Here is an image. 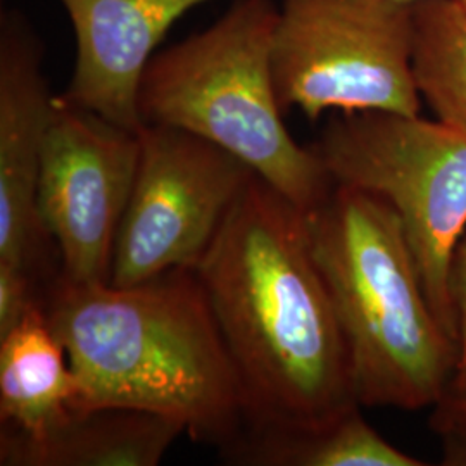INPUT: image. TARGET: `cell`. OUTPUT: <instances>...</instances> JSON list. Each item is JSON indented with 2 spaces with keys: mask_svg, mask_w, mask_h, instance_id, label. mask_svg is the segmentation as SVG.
<instances>
[{
  "mask_svg": "<svg viewBox=\"0 0 466 466\" xmlns=\"http://www.w3.org/2000/svg\"><path fill=\"white\" fill-rule=\"evenodd\" d=\"M196 273L242 383L248 427H318L361 408L304 213L280 192L256 175Z\"/></svg>",
  "mask_w": 466,
  "mask_h": 466,
  "instance_id": "1",
  "label": "cell"
},
{
  "mask_svg": "<svg viewBox=\"0 0 466 466\" xmlns=\"http://www.w3.org/2000/svg\"><path fill=\"white\" fill-rule=\"evenodd\" d=\"M46 317L66 350L73 410L150 411L218 450L248 427L242 383L196 269L130 287L76 285L59 275Z\"/></svg>",
  "mask_w": 466,
  "mask_h": 466,
  "instance_id": "2",
  "label": "cell"
},
{
  "mask_svg": "<svg viewBox=\"0 0 466 466\" xmlns=\"http://www.w3.org/2000/svg\"><path fill=\"white\" fill-rule=\"evenodd\" d=\"M304 223L360 406L429 408L439 432L454 404L460 350L433 313L398 213L371 192L335 184Z\"/></svg>",
  "mask_w": 466,
  "mask_h": 466,
  "instance_id": "3",
  "label": "cell"
},
{
  "mask_svg": "<svg viewBox=\"0 0 466 466\" xmlns=\"http://www.w3.org/2000/svg\"><path fill=\"white\" fill-rule=\"evenodd\" d=\"M273 0H235L200 34L156 52L138 90L142 125L185 130L228 150L300 213L335 187L317 152L283 123L271 75Z\"/></svg>",
  "mask_w": 466,
  "mask_h": 466,
  "instance_id": "4",
  "label": "cell"
},
{
  "mask_svg": "<svg viewBox=\"0 0 466 466\" xmlns=\"http://www.w3.org/2000/svg\"><path fill=\"white\" fill-rule=\"evenodd\" d=\"M311 149L335 184L394 208L433 313L458 344L450 273L466 228V132L420 115L356 111L330 117Z\"/></svg>",
  "mask_w": 466,
  "mask_h": 466,
  "instance_id": "5",
  "label": "cell"
},
{
  "mask_svg": "<svg viewBox=\"0 0 466 466\" xmlns=\"http://www.w3.org/2000/svg\"><path fill=\"white\" fill-rule=\"evenodd\" d=\"M415 2L283 0L271 75L285 111L420 115L413 75Z\"/></svg>",
  "mask_w": 466,
  "mask_h": 466,
  "instance_id": "6",
  "label": "cell"
},
{
  "mask_svg": "<svg viewBox=\"0 0 466 466\" xmlns=\"http://www.w3.org/2000/svg\"><path fill=\"white\" fill-rule=\"evenodd\" d=\"M134 188L121 219L109 283L130 287L196 269L256 171L185 130L146 125Z\"/></svg>",
  "mask_w": 466,
  "mask_h": 466,
  "instance_id": "7",
  "label": "cell"
},
{
  "mask_svg": "<svg viewBox=\"0 0 466 466\" xmlns=\"http://www.w3.org/2000/svg\"><path fill=\"white\" fill-rule=\"evenodd\" d=\"M138 134L54 97L38 211L59 252L63 280L109 283L140 157Z\"/></svg>",
  "mask_w": 466,
  "mask_h": 466,
  "instance_id": "8",
  "label": "cell"
},
{
  "mask_svg": "<svg viewBox=\"0 0 466 466\" xmlns=\"http://www.w3.org/2000/svg\"><path fill=\"white\" fill-rule=\"evenodd\" d=\"M44 49L15 13L0 30V261L52 283L59 252L38 211V178L54 97L42 71Z\"/></svg>",
  "mask_w": 466,
  "mask_h": 466,
  "instance_id": "9",
  "label": "cell"
},
{
  "mask_svg": "<svg viewBox=\"0 0 466 466\" xmlns=\"http://www.w3.org/2000/svg\"><path fill=\"white\" fill-rule=\"evenodd\" d=\"M76 40V59L63 99L121 128H144L138 90L169 28L209 0H59Z\"/></svg>",
  "mask_w": 466,
  "mask_h": 466,
  "instance_id": "10",
  "label": "cell"
},
{
  "mask_svg": "<svg viewBox=\"0 0 466 466\" xmlns=\"http://www.w3.org/2000/svg\"><path fill=\"white\" fill-rule=\"evenodd\" d=\"M182 433V423L142 410H71L36 435L2 425L0 465L156 466Z\"/></svg>",
  "mask_w": 466,
  "mask_h": 466,
  "instance_id": "11",
  "label": "cell"
},
{
  "mask_svg": "<svg viewBox=\"0 0 466 466\" xmlns=\"http://www.w3.org/2000/svg\"><path fill=\"white\" fill-rule=\"evenodd\" d=\"M66 350L38 308L0 337V423L36 435L66 417L75 402Z\"/></svg>",
  "mask_w": 466,
  "mask_h": 466,
  "instance_id": "12",
  "label": "cell"
},
{
  "mask_svg": "<svg viewBox=\"0 0 466 466\" xmlns=\"http://www.w3.org/2000/svg\"><path fill=\"white\" fill-rule=\"evenodd\" d=\"M219 454L242 466L427 465L385 441L360 408L318 427H246Z\"/></svg>",
  "mask_w": 466,
  "mask_h": 466,
  "instance_id": "13",
  "label": "cell"
},
{
  "mask_svg": "<svg viewBox=\"0 0 466 466\" xmlns=\"http://www.w3.org/2000/svg\"><path fill=\"white\" fill-rule=\"evenodd\" d=\"M413 75L437 119L466 132V13L458 0L415 2Z\"/></svg>",
  "mask_w": 466,
  "mask_h": 466,
  "instance_id": "14",
  "label": "cell"
},
{
  "mask_svg": "<svg viewBox=\"0 0 466 466\" xmlns=\"http://www.w3.org/2000/svg\"><path fill=\"white\" fill-rule=\"evenodd\" d=\"M450 290L458 332L460 373L450 418L437 435L442 441L444 465L466 466V235L451 261Z\"/></svg>",
  "mask_w": 466,
  "mask_h": 466,
  "instance_id": "15",
  "label": "cell"
},
{
  "mask_svg": "<svg viewBox=\"0 0 466 466\" xmlns=\"http://www.w3.org/2000/svg\"><path fill=\"white\" fill-rule=\"evenodd\" d=\"M50 285L25 268L0 261V337L35 309L46 308Z\"/></svg>",
  "mask_w": 466,
  "mask_h": 466,
  "instance_id": "16",
  "label": "cell"
},
{
  "mask_svg": "<svg viewBox=\"0 0 466 466\" xmlns=\"http://www.w3.org/2000/svg\"><path fill=\"white\" fill-rule=\"evenodd\" d=\"M458 2H460V4H461V7H463V9H465V13H466V0H458Z\"/></svg>",
  "mask_w": 466,
  "mask_h": 466,
  "instance_id": "17",
  "label": "cell"
},
{
  "mask_svg": "<svg viewBox=\"0 0 466 466\" xmlns=\"http://www.w3.org/2000/svg\"><path fill=\"white\" fill-rule=\"evenodd\" d=\"M406 2H418V0H406Z\"/></svg>",
  "mask_w": 466,
  "mask_h": 466,
  "instance_id": "18",
  "label": "cell"
}]
</instances>
